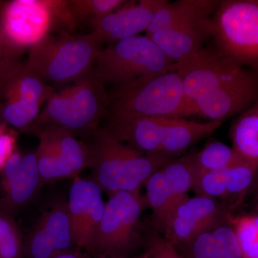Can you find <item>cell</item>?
Returning a JSON list of instances; mask_svg holds the SVG:
<instances>
[{"label": "cell", "mask_w": 258, "mask_h": 258, "mask_svg": "<svg viewBox=\"0 0 258 258\" xmlns=\"http://www.w3.org/2000/svg\"><path fill=\"white\" fill-rule=\"evenodd\" d=\"M86 145L91 179L108 196L118 191L140 193L148 179L174 159L129 147L106 127L97 129Z\"/></svg>", "instance_id": "6da1fadb"}, {"label": "cell", "mask_w": 258, "mask_h": 258, "mask_svg": "<svg viewBox=\"0 0 258 258\" xmlns=\"http://www.w3.org/2000/svg\"><path fill=\"white\" fill-rule=\"evenodd\" d=\"M108 120L188 116L182 79L175 70L115 86L108 93Z\"/></svg>", "instance_id": "7a4b0ae2"}, {"label": "cell", "mask_w": 258, "mask_h": 258, "mask_svg": "<svg viewBox=\"0 0 258 258\" xmlns=\"http://www.w3.org/2000/svg\"><path fill=\"white\" fill-rule=\"evenodd\" d=\"M108 93L105 84L90 75L70 87L55 93L47 101L45 109L26 131L37 127H60L86 139L99 128L106 115Z\"/></svg>", "instance_id": "3957f363"}, {"label": "cell", "mask_w": 258, "mask_h": 258, "mask_svg": "<svg viewBox=\"0 0 258 258\" xmlns=\"http://www.w3.org/2000/svg\"><path fill=\"white\" fill-rule=\"evenodd\" d=\"M100 50L91 33L47 35L30 47L25 64L47 83H76L91 74Z\"/></svg>", "instance_id": "277c9868"}, {"label": "cell", "mask_w": 258, "mask_h": 258, "mask_svg": "<svg viewBox=\"0 0 258 258\" xmlns=\"http://www.w3.org/2000/svg\"><path fill=\"white\" fill-rule=\"evenodd\" d=\"M148 206L140 193L118 191L109 196L91 254L98 258L135 255L144 244L141 217Z\"/></svg>", "instance_id": "5b68a950"}, {"label": "cell", "mask_w": 258, "mask_h": 258, "mask_svg": "<svg viewBox=\"0 0 258 258\" xmlns=\"http://www.w3.org/2000/svg\"><path fill=\"white\" fill-rule=\"evenodd\" d=\"M174 63L146 36L130 37L98 52L91 76L115 86L174 70Z\"/></svg>", "instance_id": "8992f818"}, {"label": "cell", "mask_w": 258, "mask_h": 258, "mask_svg": "<svg viewBox=\"0 0 258 258\" xmlns=\"http://www.w3.org/2000/svg\"><path fill=\"white\" fill-rule=\"evenodd\" d=\"M211 36L217 50L231 60L258 68V0L219 2Z\"/></svg>", "instance_id": "52a82bcc"}, {"label": "cell", "mask_w": 258, "mask_h": 258, "mask_svg": "<svg viewBox=\"0 0 258 258\" xmlns=\"http://www.w3.org/2000/svg\"><path fill=\"white\" fill-rule=\"evenodd\" d=\"M228 208L217 199L196 196L188 198L171 212L161 234L174 247L229 221Z\"/></svg>", "instance_id": "ba28073f"}, {"label": "cell", "mask_w": 258, "mask_h": 258, "mask_svg": "<svg viewBox=\"0 0 258 258\" xmlns=\"http://www.w3.org/2000/svg\"><path fill=\"white\" fill-rule=\"evenodd\" d=\"M79 249L75 243L68 203L44 212L24 240L23 258H54Z\"/></svg>", "instance_id": "9c48e42d"}, {"label": "cell", "mask_w": 258, "mask_h": 258, "mask_svg": "<svg viewBox=\"0 0 258 258\" xmlns=\"http://www.w3.org/2000/svg\"><path fill=\"white\" fill-rule=\"evenodd\" d=\"M106 203L103 190L92 179L77 177L70 189V222L75 243L91 254Z\"/></svg>", "instance_id": "30bf717a"}, {"label": "cell", "mask_w": 258, "mask_h": 258, "mask_svg": "<svg viewBox=\"0 0 258 258\" xmlns=\"http://www.w3.org/2000/svg\"><path fill=\"white\" fill-rule=\"evenodd\" d=\"M53 12L52 1L18 0L6 3L3 11L5 35L21 50L31 47L47 35Z\"/></svg>", "instance_id": "8fae6325"}, {"label": "cell", "mask_w": 258, "mask_h": 258, "mask_svg": "<svg viewBox=\"0 0 258 258\" xmlns=\"http://www.w3.org/2000/svg\"><path fill=\"white\" fill-rule=\"evenodd\" d=\"M164 0H142L125 3L121 8L101 18L90 20L92 35L99 44L109 45L146 32L154 13Z\"/></svg>", "instance_id": "7c38bea8"}, {"label": "cell", "mask_w": 258, "mask_h": 258, "mask_svg": "<svg viewBox=\"0 0 258 258\" xmlns=\"http://www.w3.org/2000/svg\"><path fill=\"white\" fill-rule=\"evenodd\" d=\"M258 99V76L249 71L242 79L205 95L195 102L191 115L210 121H225L240 114Z\"/></svg>", "instance_id": "4fadbf2b"}, {"label": "cell", "mask_w": 258, "mask_h": 258, "mask_svg": "<svg viewBox=\"0 0 258 258\" xmlns=\"http://www.w3.org/2000/svg\"><path fill=\"white\" fill-rule=\"evenodd\" d=\"M212 18L146 35L174 63L186 60L203 48L211 36Z\"/></svg>", "instance_id": "5bb4252c"}, {"label": "cell", "mask_w": 258, "mask_h": 258, "mask_svg": "<svg viewBox=\"0 0 258 258\" xmlns=\"http://www.w3.org/2000/svg\"><path fill=\"white\" fill-rule=\"evenodd\" d=\"M231 220L232 217L176 249L183 258H244Z\"/></svg>", "instance_id": "9a60e30c"}, {"label": "cell", "mask_w": 258, "mask_h": 258, "mask_svg": "<svg viewBox=\"0 0 258 258\" xmlns=\"http://www.w3.org/2000/svg\"><path fill=\"white\" fill-rule=\"evenodd\" d=\"M164 118L108 120L106 128L129 147L148 154H161Z\"/></svg>", "instance_id": "2e32d148"}, {"label": "cell", "mask_w": 258, "mask_h": 258, "mask_svg": "<svg viewBox=\"0 0 258 258\" xmlns=\"http://www.w3.org/2000/svg\"><path fill=\"white\" fill-rule=\"evenodd\" d=\"M223 121L206 123L186 120L184 118H163L161 154L176 159L203 139L215 133Z\"/></svg>", "instance_id": "e0dca14e"}, {"label": "cell", "mask_w": 258, "mask_h": 258, "mask_svg": "<svg viewBox=\"0 0 258 258\" xmlns=\"http://www.w3.org/2000/svg\"><path fill=\"white\" fill-rule=\"evenodd\" d=\"M214 0H177L170 3L164 0L154 13L146 35L212 18L218 6Z\"/></svg>", "instance_id": "ac0fdd59"}, {"label": "cell", "mask_w": 258, "mask_h": 258, "mask_svg": "<svg viewBox=\"0 0 258 258\" xmlns=\"http://www.w3.org/2000/svg\"><path fill=\"white\" fill-rule=\"evenodd\" d=\"M42 184L35 152L29 153L23 156L18 172L4 189L0 210L13 217L32 201Z\"/></svg>", "instance_id": "d6986e66"}, {"label": "cell", "mask_w": 258, "mask_h": 258, "mask_svg": "<svg viewBox=\"0 0 258 258\" xmlns=\"http://www.w3.org/2000/svg\"><path fill=\"white\" fill-rule=\"evenodd\" d=\"M53 88L35 72L23 64L3 86V95L8 101L23 100L40 104L48 101L54 93Z\"/></svg>", "instance_id": "ffe728a7"}, {"label": "cell", "mask_w": 258, "mask_h": 258, "mask_svg": "<svg viewBox=\"0 0 258 258\" xmlns=\"http://www.w3.org/2000/svg\"><path fill=\"white\" fill-rule=\"evenodd\" d=\"M30 133L41 136L48 140L57 149L61 157L74 170L76 176L88 167V156L86 144L78 140L74 134L68 131L53 126L45 125L34 128Z\"/></svg>", "instance_id": "44dd1931"}, {"label": "cell", "mask_w": 258, "mask_h": 258, "mask_svg": "<svg viewBox=\"0 0 258 258\" xmlns=\"http://www.w3.org/2000/svg\"><path fill=\"white\" fill-rule=\"evenodd\" d=\"M230 135L236 152L247 160L258 161V99L236 118Z\"/></svg>", "instance_id": "7402d4cb"}, {"label": "cell", "mask_w": 258, "mask_h": 258, "mask_svg": "<svg viewBox=\"0 0 258 258\" xmlns=\"http://www.w3.org/2000/svg\"><path fill=\"white\" fill-rule=\"evenodd\" d=\"M248 161L233 147L220 142H210L194 158L193 176L206 171H223Z\"/></svg>", "instance_id": "603a6c76"}, {"label": "cell", "mask_w": 258, "mask_h": 258, "mask_svg": "<svg viewBox=\"0 0 258 258\" xmlns=\"http://www.w3.org/2000/svg\"><path fill=\"white\" fill-rule=\"evenodd\" d=\"M37 137L40 142L35 155L42 184L77 176L74 170L66 164L57 149L49 141L40 136Z\"/></svg>", "instance_id": "cb8c5ba5"}, {"label": "cell", "mask_w": 258, "mask_h": 258, "mask_svg": "<svg viewBox=\"0 0 258 258\" xmlns=\"http://www.w3.org/2000/svg\"><path fill=\"white\" fill-rule=\"evenodd\" d=\"M258 171V161H247L223 170L227 198L240 200L253 183Z\"/></svg>", "instance_id": "d4e9b609"}, {"label": "cell", "mask_w": 258, "mask_h": 258, "mask_svg": "<svg viewBox=\"0 0 258 258\" xmlns=\"http://www.w3.org/2000/svg\"><path fill=\"white\" fill-rule=\"evenodd\" d=\"M41 105L23 100L6 101L0 106V119L3 123L26 132L40 114Z\"/></svg>", "instance_id": "484cf974"}, {"label": "cell", "mask_w": 258, "mask_h": 258, "mask_svg": "<svg viewBox=\"0 0 258 258\" xmlns=\"http://www.w3.org/2000/svg\"><path fill=\"white\" fill-rule=\"evenodd\" d=\"M24 240L13 217L0 210V258H23Z\"/></svg>", "instance_id": "4316f807"}, {"label": "cell", "mask_w": 258, "mask_h": 258, "mask_svg": "<svg viewBox=\"0 0 258 258\" xmlns=\"http://www.w3.org/2000/svg\"><path fill=\"white\" fill-rule=\"evenodd\" d=\"M231 221L244 258H258V215L232 217Z\"/></svg>", "instance_id": "83f0119b"}, {"label": "cell", "mask_w": 258, "mask_h": 258, "mask_svg": "<svg viewBox=\"0 0 258 258\" xmlns=\"http://www.w3.org/2000/svg\"><path fill=\"white\" fill-rule=\"evenodd\" d=\"M123 0H71L68 4L76 20L101 18L121 8Z\"/></svg>", "instance_id": "f1b7e54d"}, {"label": "cell", "mask_w": 258, "mask_h": 258, "mask_svg": "<svg viewBox=\"0 0 258 258\" xmlns=\"http://www.w3.org/2000/svg\"><path fill=\"white\" fill-rule=\"evenodd\" d=\"M3 9L0 11V86H4L23 66L18 60L21 49L10 42L3 30Z\"/></svg>", "instance_id": "f546056e"}, {"label": "cell", "mask_w": 258, "mask_h": 258, "mask_svg": "<svg viewBox=\"0 0 258 258\" xmlns=\"http://www.w3.org/2000/svg\"><path fill=\"white\" fill-rule=\"evenodd\" d=\"M191 189L198 196L226 199L223 171H206L193 176Z\"/></svg>", "instance_id": "4dcf8cb0"}, {"label": "cell", "mask_w": 258, "mask_h": 258, "mask_svg": "<svg viewBox=\"0 0 258 258\" xmlns=\"http://www.w3.org/2000/svg\"><path fill=\"white\" fill-rule=\"evenodd\" d=\"M144 247L149 258H183L176 247L152 227L146 233Z\"/></svg>", "instance_id": "1f68e13d"}, {"label": "cell", "mask_w": 258, "mask_h": 258, "mask_svg": "<svg viewBox=\"0 0 258 258\" xmlns=\"http://www.w3.org/2000/svg\"><path fill=\"white\" fill-rule=\"evenodd\" d=\"M23 157L18 152H13L2 169V185L5 189L18 172Z\"/></svg>", "instance_id": "d6a6232c"}, {"label": "cell", "mask_w": 258, "mask_h": 258, "mask_svg": "<svg viewBox=\"0 0 258 258\" xmlns=\"http://www.w3.org/2000/svg\"><path fill=\"white\" fill-rule=\"evenodd\" d=\"M15 139L13 136L5 132L0 133V171L5 163L13 154Z\"/></svg>", "instance_id": "836d02e7"}, {"label": "cell", "mask_w": 258, "mask_h": 258, "mask_svg": "<svg viewBox=\"0 0 258 258\" xmlns=\"http://www.w3.org/2000/svg\"><path fill=\"white\" fill-rule=\"evenodd\" d=\"M54 258H93V256L92 254L86 252V251L82 250V249H77V250L61 254V255Z\"/></svg>", "instance_id": "e575fe53"}, {"label": "cell", "mask_w": 258, "mask_h": 258, "mask_svg": "<svg viewBox=\"0 0 258 258\" xmlns=\"http://www.w3.org/2000/svg\"><path fill=\"white\" fill-rule=\"evenodd\" d=\"M121 258H149L145 252L142 254H137L135 255L131 256V257H121Z\"/></svg>", "instance_id": "d590c367"}, {"label": "cell", "mask_w": 258, "mask_h": 258, "mask_svg": "<svg viewBox=\"0 0 258 258\" xmlns=\"http://www.w3.org/2000/svg\"><path fill=\"white\" fill-rule=\"evenodd\" d=\"M6 3H3V2L0 1V11L3 9Z\"/></svg>", "instance_id": "8d00e7d4"}, {"label": "cell", "mask_w": 258, "mask_h": 258, "mask_svg": "<svg viewBox=\"0 0 258 258\" xmlns=\"http://www.w3.org/2000/svg\"><path fill=\"white\" fill-rule=\"evenodd\" d=\"M0 120H1V119H0ZM5 132L4 129H3V125L1 123H0V133H2V132Z\"/></svg>", "instance_id": "74e56055"}, {"label": "cell", "mask_w": 258, "mask_h": 258, "mask_svg": "<svg viewBox=\"0 0 258 258\" xmlns=\"http://www.w3.org/2000/svg\"><path fill=\"white\" fill-rule=\"evenodd\" d=\"M257 204H258V197H257Z\"/></svg>", "instance_id": "f35d334b"}]
</instances>
